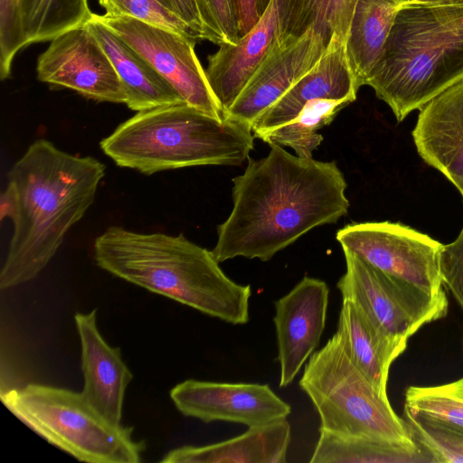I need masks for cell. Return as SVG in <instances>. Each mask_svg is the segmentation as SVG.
Returning <instances> with one entry per match:
<instances>
[{"label":"cell","mask_w":463,"mask_h":463,"mask_svg":"<svg viewBox=\"0 0 463 463\" xmlns=\"http://www.w3.org/2000/svg\"><path fill=\"white\" fill-rule=\"evenodd\" d=\"M261 159L248 158L232 178V210L217 227L212 252L268 261L310 230L336 222L349 208L346 182L335 162L292 154L277 144Z\"/></svg>","instance_id":"cell-1"},{"label":"cell","mask_w":463,"mask_h":463,"mask_svg":"<svg viewBox=\"0 0 463 463\" xmlns=\"http://www.w3.org/2000/svg\"><path fill=\"white\" fill-rule=\"evenodd\" d=\"M105 173L97 158L67 153L46 139L28 146L8 173L19 212L0 271L1 289L33 280L43 270L94 203Z\"/></svg>","instance_id":"cell-2"},{"label":"cell","mask_w":463,"mask_h":463,"mask_svg":"<svg viewBox=\"0 0 463 463\" xmlns=\"http://www.w3.org/2000/svg\"><path fill=\"white\" fill-rule=\"evenodd\" d=\"M107 272L232 325L250 319V285L231 279L212 250L183 234L142 233L110 226L93 243Z\"/></svg>","instance_id":"cell-3"},{"label":"cell","mask_w":463,"mask_h":463,"mask_svg":"<svg viewBox=\"0 0 463 463\" xmlns=\"http://www.w3.org/2000/svg\"><path fill=\"white\" fill-rule=\"evenodd\" d=\"M460 81L463 5L400 6L365 85L402 121Z\"/></svg>","instance_id":"cell-4"},{"label":"cell","mask_w":463,"mask_h":463,"mask_svg":"<svg viewBox=\"0 0 463 463\" xmlns=\"http://www.w3.org/2000/svg\"><path fill=\"white\" fill-rule=\"evenodd\" d=\"M251 125L213 117L186 102L137 111L104 137L117 165L145 175L198 165H241L253 148Z\"/></svg>","instance_id":"cell-5"},{"label":"cell","mask_w":463,"mask_h":463,"mask_svg":"<svg viewBox=\"0 0 463 463\" xmlns=\"http://www.w3.org/2000/svg\"><path fill=\"white\" fill-rule=\"evenodd\" d=\"M299 386L317 411L318 430L418 445L388 397L380 394L353 363L337 332L309 357Z\"/></svg>","instance_id":"cell-6"},{"label":"cell","mask_w":463,"mask_h":463,"mask_svg":"<svg viewBox=\"0 0 463 463\" xmlns=\"http://www.w3.org/2000/svg\"><path fill=\"white\" fill-rule=\"evenodd\" d=\"M1 400L31 430L80 461H141L144 443L133 439L132 428L108 420L81 392L29 383L2 390Z\"/></svg>","instance_id":"cell-7"},{"label":"cell","mask_w":463,"mask_h":463,"mask_svg":"<svg viewBox=\"0 0 463 463\" xmlns=\"http://www.w3.org/2000/svg\"><path fill=\"white\" fill-rule=\"evenodd\" d=\"M346 269L336 287L393 341L408 343L424 325L446 317V293L430 294L392 277L355 252L343 249Z\"/></svg>","instance_id":"cell-8"},{"label":"cell","mask_w":463,"mask_h":463,"mask_svg":"<svg viewBox=\"0 0 463 463\" xmlns=\"http://www.w3.org/2000/svg\"><path fill=\"white\" fill-rule=\"evenodd\" d=\"M350 250L382 271L428 293L441 294L439 258L443 244L412 228L390 222L345 225L336 232Z\"/></svg>","instance_id":"cell-9"},{"label":"cell","mask_w":463,"mask_h":463,"mask_svg":"<svg viewBox=\"0 0 463 463\" xmlns=\"http://www.w3.org/2000/svg\"><path fill=\"white\" fill-rule=\"evenodd\" d=\"M99 20L141 55L189 105L217 118L225 117L194 51L196 41L128 16Z\"/></svg>","instance_id":"cell-10"},{"label":"cell","mask_w":463,"mask_h":463,"mask_svg":"<svg viewBox=\"0 0 463 463\" xmlns=\"http://www.w3.org/2000/svg\"><path fill=\"white\" fill-rule=\"evenodd\" d=\"M37 78L99 102L126 103V93L113 64L84 24L51 41L38 57Z\"/></svg>","instance_id":"cell-11"},{"label":"cell","mask_w":463,"mask_h":463,"mask_svg":"<svg viewBox=\"0 0 463 463\" xmlns=\"http://www.w3.org/2000/svg\"><path fill=\"white\" fill-rule=\"evenodd\" d=\"M170 398L183 415L206 423L226 421L250 428L291 413L290 405L264 383L188 379L171 389Z\"/></svg>","instance_id":"cell-12"},{"label":"cell","mask_w":463,"mask_h":463,"mask_svg":"<svg viewBox=\"0 0 463 463\" xmlns=\"http://www.w3.org/2000/svg\"><path fill=\"white\" fill-rule=\"evenodd\" d=\"M329 300V288L305 276L275 301V325L279 387L288 386L319 345Z\"/></svg>","instance_id":"cell-13"},{"label":"cell","mask_w":463,"mask_h":463,"mask_svg":"<svg viewBox=\"0 0 463 463\" xmlns=\"http://www.w3.org/2000/svg\"><path fill=\"white\" fill-rule=\"evenodd\" d=\"M289 0H271L258 23L235 43H222L208 57L205 73L224 114L250 79L281 43Z\"/></svg>","instance_id":"cell-14"},{"label":"cell","mask_w":463,"mask_h":463,"mask_svg":"<svg viewBox=\"0 0 463 463\" xmlns=\"http://www.w3.org/2000/svg\"><path fill=\"white\" fill-rule=\"evenodd\" d=\"M312 30L288 37L250 79L225 115L252 123L308 72L326 50Z\"/></svg>","instance_id":"cell-15"},{"label":"cell","mask_w":463,"mask_h":463,"mask_svg":"<svg viewBox=\"0 0 463 463\" xmlns=\"http://www.w3.org/2000/svg\"><path fill=\"white\" fill-rule=\"evenodd\" d=\"M74 321L81 349V393L103 417L120 425L125 392L133 374L122 359L120 348L110 346L101 335L97 309L76 313Z\"/></svg>","instance_id":"cell-16"},{"label":"cell","mask_w":463,"mask_h":463,"mask_svg":"<svg viewBox=\"0 0 463 463\" xmlns=\"http://www.w3.org/2000/svg\"><path fill=\"white\" fill-rule=\"evenodd\" d=\"M359 89L345 52V42L333 36L317 63L252 123L255 137L290 122L303 107L317 99H356Z\"/></svg>","instance_id":"cell-17"},{"label":"cell","mask_w":463,"mask_h":463,"mask_svg":"<svg viewBox=\"0 0 463 463\" xmlns=\"http://www.w3.org/2000/svg\"><path fill=\"white\" fill-rule=\"evenodd\" d=\"M420 110L412 131L420 156L441 172L463 196V81Z\"/></svg>","instance_id":"cell-18"},{"label":"cell","mask_w":463,"mask_h":463,"mask_svg":"<svg viewBox=\"0 0 463 463\" xmlns=\"http://www.w3.org/2000/svg\"><path fill=\"white\" fill-rule=\"evenodd\" d=\"M110 59L126 93V105L136 112L185 102L178 92L133 48L92 13L85 24Z\"/></svg>","instance_id":"cell-19"},{"label":"cell","mask_w":463,"mask_h":463,"mask_svg":"<svg viewBox=\"0 0 463 463\" xmlns=\"http://www.w3.org/2000/svg\"><path fill=\"white\" fill-rule=\"evenodd\" d=\"M291 440L287 419L249 428L242 434L204 446L168 451L163 463H285Z\"/></svg>","instance_id":"cell-20"},{"label":"cell","mask_w":463,"mask_h":463,"mask_svg":"<svg viewBox=\"0 0 463 463\" xmlns=\"http://www.w3.org/2000/svg\"><path fill=\"white\" fill-rule=\"evenodd\" d=\"M336 332L353 363L376 391L387 397L390 367L405 351L407 343L389 338L356 304L346 298H342Z\"/></svg>","instance_id":"cell-21"},{"label":"cell","mask_w":463,"mask_h":463,"mask_svg":"<svg viewBox=\"0 0 463 463\" xmlns=\"http://www.w3.org/2000/svg\"><path fill=\"white\" fill-rule=\"evenodd\" d=\"M400 6L391 0H357L345 52L358 89L378 61Z\"/></svg>","instance_id":"cell-22"},{"label":"cell","mask_w":463,"mask_h":463,"mask_svg":"<svg viewBox=\"0 0 463 463\" xmlns=\"http://www.w3.org/2000/svg\"><path fill=\"white\" fill-rule=\"evenodd\" d=\"M312 463H435L420 443L410 447L383 439L319 430Z\"/></svg>","instance_id":"cell-23"},{"label":"cell","mask_w":463,"mask_h":463,"mask_svg":"<svg viewBox=\"0 0 463 463\" xmlns=\"http://www.w3.org/2000/svg\"><path fill=\"white\" fill-rule=\"evenodd\" d=\"M357 0H289L281 42L298 38L309 30L327 47L333 36L345 42Z\"/></svg>","instance_id":"cell-24"},{"label":"cell","mask_w":463,"mask_h":463,"mask_svg":"<svg viewBox=\"0 0 463 463\" xmlns=\"http://www.w3.org/2000/svg\"><path fill=\"white\" fill-rule=\"evenodd\" d=\"M26 45L52 41L86 24L92 12L88 0H19Z\"/></svg>","instance_id":"cell-25"},{"label":"cell","mask_w":463,"mask_h":463,"mask_svg":"<svg viewBox=\"0 0 463 463\" xmlns=\"http://www.w3.org/2000/svg\"><path fill=\"white\" fill-rule=\"evenodd\" d=\"M352 102L351 99L310 100L290 122L268 132L260 139L269 145L289 146L298 156L312 158L313 151L323 141L317 130L330 124L336 114Z\"/></svg>","instance_id":"cell-26"},{"label":"cell","mask_w":463,"mask_h":463,"mask_svg":"<svg viewBox=\"0 0 463 463\" xmlns=\"http://www.w3.org/2000/svg\"><path fill=\"white\" fill-rule=\"evenodd\" d=\"M404 411L463 430V377L436 386H410Z\"/></svg>","instance_id":"cell-27"},{"label":"cell","mask_w":463,"mask_h":463,"mask_svg":"<svg viewBox=\"0 0 463 463\" xmlns=\"http://www.w3.org/2000/svg\"><path fill=\"white\" fill-rule=\"evenodd\" d=\"M404 412L414 439L431 454L435 463H463V430Z\"/></svg>","instance_id":"cell-28"},{"label":"cell","mask_w":463,"mask_h":463,"mask_svg":"<svg viewBox=\"0 0 463 463\" xmlns=\"http://www.w3.org/2000/svg\"><path fill=\"white\" fill-rule=\"evenodd\" d=\"M98 2L106 14L131 17L197 41L193 32L176 14L156 0H98Z\"/></svg>","instance_id":"cell-29"},{"label":"cell","mask_w":463,"mask_h":463,"mask_svg":"<svg viewBox=\"0 0 463 463\" xmlns=\"http://www.w3.org/2000/svg\"><path fill=\"white\" fill-rule=\"evenodd\" d=\"M26 45L19 0H0V78L7 79L17 52Z\"/></svg>","instance_id":"cell-30"},{"label":"cell","mask_w":463,"mask_h":463,"mask_svg":"<svg viewBox=\"0 0 463 463\" xmlns=\"http://www.w3.org/2000/svg\"><path fill=\"white\" fill-rule=\"evenodd\" d=\"M439 270L443 286L463 310V228L453 242L443 245Z\"/></svg>","instance_id":"cell-31"},{"label":"cell","mask_w":463,"mask_h":463,"mask_svg":"<svg viewBox=\"0 0 463 463\" xmlns=\"http://www.w3.org/2000/svg\"><path fill=\"white\" fill-rule=\"evenodd\" d=\"M202 2L218 40V45L237 43L240 36L233 0H202Z\"/></svg>","instance_id":"cell-32"},{"label":"cell","mask_w":463,"mask_h":463,"mask_svg":"<svg viewBox=\"0 0 463 463\" xmlns=\"http://www.w3.org/2000/svg\"><path fill=\"white\" fill-rule=\"evenodd\" d=\"M173 12L193 32L198 40L218 44L202 0H169Z\"/></svg>","instance_id":"cell-33"},{"label":"cell","mask_w":463,"mask_h":463,"mask_svg":"<svg viewBox=\"0 0 463 463\" xmlns=\"http://www.w3.org/2000/svg\"><path fill=\"white\" fill-rule=\"evenodd\" d=\"M240 38L250 32L260 18L257 0H233Z\"/></svg>","instance_id":"cell-34"},{"label":"cell","mask_w":463,"mask_h":463,"mask_svg":"<svg viewBox=\"0 0 463 463\" xmlns=\"http://www.w3.org/2000/svg\"><path fill=\"white\" fill-rule=\"evenodd\" d=\"M19 212V196L15 185L8 181L7 186L0 195V221L10 218L14 221Z\"/></svg>","instance_id":"cell-35"},{"label":"cell","mask_w":463,"mask_h":463,"mask_svg":"<svg viewBox=\"0 0 463 463\" xmlns=\"http://www.w3.org/2000/svg\"><path fill=\"white\" fill-rule=\"evenodd\" d=\"M417 4H426V5H463V0H414Z\"/></svg>","instance_id":"cell-36"},{"label":"cell","mask_w":463,"mask_h":463,"mask_svg":"<svg viewBox=\"0 0 463 463\" xmlns=\"http://www.w3.org/2000/svg\"><path fill=\"white\" fill-rule=\"evenodd\" d=\"M271 0H257L259 14L261 16L265 10L268 8Z\"/></svg>","instance_id":"cell-37"},{"label":"cell","mask_w":463,"mask_h":463,"mask_svg":"<svg viewBox=\"0 0 463 463\" xmlns=\"http://www.w3.org/2000/svg\"><path fill=\"white\" fill-rule=\"evenodd\" d=\"M391 1L396 3L399 5H404L415 3L414 0H391Z\"/></svg>","instance_id":"cell-38"},{"label":"cell","mask_w":463,"mask_h":463,"mask_svg":"<svg viewBox=\"0 0 463 463\" xmlns=\"http://www.w3.org/2000/svg\"><path fill=\"white\" fill-rule=\"evenodd\" d=\"M156 1L159 2L161 5H163L164 6H165L166 8L170 9L171 11H173L169 0H156Z\"/></svg>","instance_id":"cell-39"}]
</instances>
